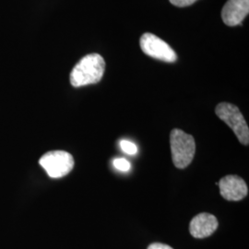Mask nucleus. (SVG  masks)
Segmentation results:
<instances>
[{
	"instance_id": "f257e3e1",
	"label": "nucleus",
	"mask_w": 249,
	"mask_h": 249,
	"mask_svg": "<svg viewBox=\"0 0 249 249\" xmlns=\"http://www.w3.org/2000/svg\"><path fill=\"white\" fill-rule=\"evenodd\" d=\"M106 71V61L99 53H89L82 57L71 73L73 87H82L98 83Z\"/></svg>"
},
{
	"instance_id": "f03ea898",
	"label": "nucleus",
	"mask_w": 249,
	"mask_h": 249,
	"mask_svg": "<svg viewBox=\"0 0 249 249\" xmlns=\"http://www.w3.org/2000/svg\"><path fill=\"white\" fill-rule=\"evenodd\" d=\"M172 159L176 167L184 169L194 159L196 143L194 138L181 129L175 128L170 134Z\"/></svg>"
},
{
	"instance_id": "7ed1b4c3",
	"label": "nucleus",
	"mask_w": 249,
	"mask_h": 249,
	"mask_svg": "<svg viewBox=\"0 0 249 249\" xmlns=\"http://www.w3.org/2000/svg\"><path fill=\"white\" fill-rule=\"evenodd\" d=\"M215 113L222 121L229 125L243 145H249V126L238 107L229 103H221L216 107Z\"/></svg>"
},
{
	"instance_id": "20e7f679",
	"label": "nucleus",
	"mask_w": 249,
	"mask_h": 249,
	"mask_svg": "<svg viewBox=\"0 0 249 249\" xmlns=\"http://www.w3.org/2000/svg\"><path fill=\"white\" fill-rule=\"evenodd\" d=\"M39 164L52 178H60L69 175L74 167L71 154L65 151L46 152L39 160Z\"/></svg>"
},
{
	"instance_id": "39448f33",
	"label": "nucleus",
	"mask_w": 249,
	"mask_h": 249,
	"mask_svg": "<svg viewBox=\"0 0 249 249\" xmlns=\"http://www.w3.org/2000/svg\"><path fill=\"white\" fill-rule=\"evenodd\" d=\"M140 45L143 53L152 58L167 63H174L178 60V54L174 49L166 42L152 34H144L141 37Z\"/></svg>"
},
{
	"instance_id": "423d86ee",
	"label": "nucleus",
	"mask_w": 249,
	"mask_h": 249,
	"mask_svg": "<svg viewBox=\"0 0 249 249\" xmlns=\"http://www.w3.org/2000/svg\"><path fill=\"white\" fill-rule=\"evenodd\" d=\"M220 193L229 201H239L248 196L249 188L243 178L238 176H226L219 183Z\"/></svg>"
},
{
	"instance_id": "0eeeda50",
	"label": "nucleus",
	"mask_w": 249,
	"mask_h": 249,
	"mask_svg": "<svg viewBox=\"0 0 249 249\" xmlns=\"http://www.w3.org/2000/svg\"><path fill=\"white\" fill-rule=\"evenodd\" d=\"M249 13V0H228L222 10V18L226 25L237 26Z\"/></svg>"
},
{
	"instance_id": "6e6552de",
	"label": "nucleus",
	"mask_w": 249,
	"mask_h": 249,
	"mask_svg": "<svg viewBox=\"0 0 249 249\" xmlns=\"http://www.w3.org/2000/svg\"><path fill=\"white\" fill-rule=\"evenodd\" d=\"M218 224L217 218L213 214H197L190 222L189 231L195 238H206L217 230Z\"/></svg>"
},
{
	"instance_id": "1a4fd4ad",
	"label": "nucleus",
	"mask_w": 249,
	"mask_h": 249,
	"mask_svg": "<svg viewBox=\"0 0 249 249\" xmlns=\"http://www.w3.org/2000/svg\"><path fill=\"white\" fill-rule=\"evenodd\" d=\"M120 147H121L122 151L125 152L126 154H129V155H134L138 151L137 145L135 143L129 142V141H121Z\"/></svg>"
},
{
	"instance_id": "9d476101",
	"label": "nucleus",
	"mask_w": 249,
	"mask_h": 249,
	"mask_svg": "<svg viewBox=\"0 0 249 249\" xmlns=\"http://www.w3.org/2000/svg\"><path fill=\"white\" fill-rule=\"evenodd\" d=\"M114 166L116 167V169L122 172H127L130 169V163L128 160L123 159V158H117L115 159L113 161Z\"/></svg>"
},
{
	"instance_id": "9b49d317",
	"label": "nucleus",
	"mask_w": 249,
	"mask_h": 249,
	"mask_svg": "<svg viewBox=\"0 0 249 249\" xmlns=\"http://www.w3.org/2000/svg\"><path fill=\"white\" fill-rule=\"evenodd\" d=\"M169 1L176 7L185 8V7L191 6L192 4H194L197 0H169Z\"/></svg>"
},
{
	"instance_id": "f8f14e48",
	"label": "nucleus",
	"mask_w": 249,
	"mask_h": 249,
	"mask_svg": "<svg viewBox=\"0 0 249 249\" xmlns=\"http://www.w3.org/2000/svg\"><path fill=\"white\" fill-rule=\"evenodd\" d=\"M148 249H172L168 245L160 244V243H153L149 246Z\"/></svg>"
}]
</instances>
